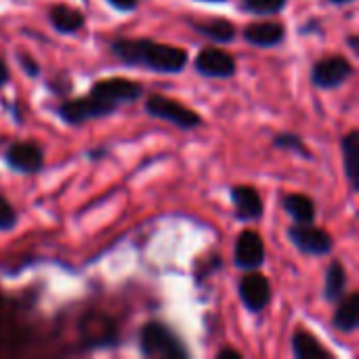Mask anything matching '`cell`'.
Here are the masks:
<instances>
[{
    "instance_id": "2",
    "label": "cell",
    "mask_w": 359,
    "mask_h": 359,
    "mask_svg": "<svg viewBox=\"0 0 359 359\" xmlns=\"http://www.w3.org/2000/svg\"><path fill=\"white\" fill-rule=\"evenodd\" d=\"M139 349L147 359H185L189 358V349L179 339V334L168 328L164 322L151 320L139 332Z\"/></svg>"
},
{
    "instance_id": "18",
    "label": "cell",
    "mask_w": 359,
    "mask_h": 359,
    "mask_svg": "<svg viewBox=\"0 0 359 359\" xmlns=\"http://www.w3.org/2000/svg\"><path fill=\"white\" fill-rule=\"evenodd\" d=\"M341 151H343V168L351 183V191L359 189V130L353 128L341 139Z\"/></svg>"
},
{
    "instance_id": "19",
    "label": "cell",
    "mask_w": 359,
    "mask_h": 359,
    "mask_svg": "<svg viewBox=\"0 0 359 359\" xmlns=\"http://www.w3.org/2000/svg\"><path fill=\"white\" fill-rule=\"evenodd\" d=\"M347 284H349L347 267L337 259L330 261L324 278V299L328 303H339L347 294Z\"/></svg>"
},
{
    "instance_id": "8",
    "label": "cell",
    "mask_w": 359,
    "mask_h": 359,
    "mask_svg": "<svg viewBox=\"0 0 359 359\" xmlns=\"http://www.w3.org/2000/svg\"><path fill=\"white\" fill-rule=\"evenodd\" d=\"M4 164L17 175H38L44 168V151L34 141H13L4 151Z\"/></svg>"
},
{
    "instance_id": "22",
    "label": "cell",
    "mask_w": 359,
    "mask_h": 359,
    "mask_svg": "<svg viewBox=\"0 0 359 359\" xmlns=\"http://www.w3.org/2000/svg\"><path fill=\"white\" fill-rule=\"evenodd\" d=\"M288 0H240V11L255 17H271L280 15L286 8Z\"/></svg>"
},
{
    "instance_id": "13",
    "label": "cell",
    "mask_w": 359,
    "mask_h": 359,
    "mask_svg": "<svg viewBox=\"0 0 359 359\" xmlns=\"http://www.w3.org/2000/svg\"><path fill=\"white\" fill-rule=\"evenodd\" d=\"M242 38L259 48H276L286 40V25L273 19L252 21L242 29Z\"/></svg>"
},
{
    "instance_id": "10",
    "label": "cell",
    "mask_w": 359,
    "mask_h": 359,
    "mask_svg": "<svg viewBox=\"0 0 359 359\" xmlns=\"http://www.w3.org/2000/svg\"><path fill=\"white\" fill-rule=\"evenodd\" d=\"M194 67L200 76L204 78H219V80H227L233 78L238 72V63L236 57L219 46H206L202 48L196 59H194Z\"/></svg>"
},
{
    "instance_id": "12",
    "label": "cell",
    "mask_w": 359,
    "mask_h": 359,
    "mask_svg": "<svg viewBox=\"0 0 359 359\" xmlns=\"http://www.w3.org/2000/svg\"><path fill=\"white\" fill-rule=\"evenodd\" d=\"M229 198L233 204V215L242 223L261 221L265 215V204L261 191L252 185H233L229 189Z\"/></svg>"
},
{
    "instance_id": "23",
    "label": "cell",
    "mask_w": 359,
    "mask_h": 359,
    "mask_svg": "<svg viewBox=\"0 0 359 359\" xmlns=\"http://www.w3.org/2000/svg\"><path fill=\"white\" fill-rule=\"evenodd\" d=\"M17 223H19L17 210L4 196H0V231H13Z\"/></svg>"
},
{
    "instance_id": "1",
    "label": "cell",
    "mask_w": 359,
    "mask_h": 359,
    "mask_svg": "<svg viewBox=\"0 0 359 359\" xmlns=\"http://www.w3.org/2000/svg\"><path fill=\"white\" fill-rule=\"evenodd\" d=\"M111 55L130 67H143L154 74H181L189 63V53L181 46L162 44L151 38H116L109 44Z\"/></svg>"
},
{
    "instance_id": "25",
    "label": "cell",
    "mask_w": 359,
    "mask_h": 359,
    "mask_svg": "<svg viewBox=\"0 0 359 359\" xmlns=\"http://www.w3.org/2000/svg\"><path fill=\"white\" fill-rule=\"evenodd\" d=\"M105 2L118 13H135L139 6V0H105Z\"/></svg>"
},
{
    "instance_id": "27",
    "label": "cell",
    "mask_w": 359,
    "mask_h": 359,
    "mask_svg": "<svg viewBox=\"0 0 359 359\" xmlns=\"http://www.w3.org/2000/svg\"><path fill=\"white\" fill-rule=\"evenodd\" d=\"M109 154V149L103 145V147H95V149H88L86 151V156H88V160H101V158H105Z\"/></svg>"
},
{
    "instance_id": "28",
    "label": "cell",
    "mask_w": 359,
    "mask_h": 359,
    "mask_svg": "<svg viewBox=\"0 0 359 359\" xmlns=\"http://www.w3.org/2000/svg\"><path fill=\"white\" fill-rule=\"evenodd\" d=\"M225 358H233V359H242V353L238 349H231V347H225L217 353V359H225Z\"/></svg>"
},
{
    "instance_id": "24",
    "label": "cell",
    "mask_w": 359,
    "mask_h": 359,
    "mask_svg": "<svg viewBox=\"0 0 359 359\" xmlns=\"http://www.w3.org/2000/svg\"><path fill=\"white\" fill-rule=\"evenodd\" d=\"M17 63H19V67L23 69V74L27 78H38L42 74L40 63L32 55H27V53H17Z\"/></svg>"
},
{
    "instance_id": "26",
    "label": "cell",
    "mask_w": 359,
    "mask_h": 359,
    "mask_svg": "<svg viewBox=\"0 0 359 359\" xmlns=\"http://www.w3.org/2000/svg\"><path fill=\"white\" fill-rule=\"evenodd\" d=\"M11 82V72H8V65H6V61L0 57V90L6 86Z\"/></svg>"
},
{
    "instance_id": "16",
    "label": "cell",
    "mask_w": 359,
    "mask_h": 359,
    "mask_svg": "<svg viewBox=\"0 0 359 359\" xmlns=\"http://www.w3.org/2000/svg\"><path fill=\"white\" fill-rule=\"evenodd\" d=\"M332 326L337 332L351 334L359 326V292H347L339 303L332 318Z\"/></svg>"
},
{
    "instance_id": "4",
    "label": "cell",
    "mask_w": 359,
    "mask_h": 359,
    "mask_svg": "<svg viewBox=\"0 0 359 359\" xmlns=\"http://www.w3.org/2000/svg\"><path fill=\"white\" fill-rule=\"evenodd\" d=\"M118 107L95 97V95H86V97H76V99H67L63 103L57 105V116L67 124V126H82L88 120H99V118H107L111 114H116Z\"/></svg>"
},
{
    "instance_id": "15",
    "label": "cell",
    "mask_w": 359,
    "mask_h": 359,
    "mask_svg": "<svg viewBox=\"0 0 359 359\" xmlns=\"http://www.w3.org/2000/svg\"><path fill=\"white\" fill-rule=\"evenodd\" d=\"M189 25L204 36L206 40L215 42V44H231L238 36V27L233 25V21L225 19V17H210V19H196L189 21Z\"/></svg>"
},
{
    "instance_id": "30",
    "label": "cell",
    "mask_w": 359,
    "mask_h": 359,
    "mask_svg": "<svg viewBox=\"0 0 359 359\" xmlns=\"http://www.w3.org/2000/svg\"><path fill=\"white\" fill-rule=\"evenodd\" d=\"M330 4H337V6H345V4H351V2H355V0H328Z\"/></svg>"
},
{
    "instance_id": "3",
    "label": "cell",
    "mask_w": 359,
    "mask_h": 359,
    "mask_svg": "<svg viewBox=\"0 0 359 359\" xmlns=\"http://www.w3.org/2000/svg\"><path fill=\"white\" fill-rule=\"evenodd\" d=\"M145 114L156 118V120H164L181 130H196L202 126V116L187 107L185 103L177 101V99H170L166 95H160V93H154L145 99Z\"/></svg>"
},
{
    "instance_id": "14",
    "label": "cell",
    "mask_w": 359,
    "mask_h": 359,
    "mask_svg": "<svg viewBox=\"0 0 359 359\" xmlns=\"http://www.w3.org/2000/svg\"><path fill=\"white\" fill-rule=\"evenodd\" d=\"M48 23H50V27L57 34L74 36V34H78L84 27L86 17H84V13L80 8L59 2V4H53L48 8Z\"/></svg>"
},
{
    "instance_id": "17",
    "label": "cell",
    "mask_w": 359,
    "mask_h": 359,
    "mask_svg": "<svg viewBox=\"0 0 359 359\" xmlns=\"http://www.w3.org/2000/svg\"><path fill=\"white\" fill-rule=\"evenodd\" d=\"M292 355L297 359H334V353L328 351L316 334L305 328H297L292 334Z\"/></svg>"
},
{
    "instance_id": "20",
    "label": "cell",
    "mask_w": 359,
    "mask_h": 359,
    "mask_svg": "<svg viewBox=\"0 0 359 359\" xmlns=\"http://www.w3.org/2000/svg\"><path fill=\"white\" fill-rule=\"evenodd\" d=\"M282 208L294 223H313L318 215L313 198L305 194H286L282 198Z\"/></svg>"
},
{
    "instance_id": "9",
    "label": "cell",
    "mask_w": 359,
    "mask_h": 359,
    "mask_svg": "<svg viewBox=\"0 0 359 359\" xmlns=\"http://www.w3.org/2000/svg\"><path fill=\"white\" fill-rule=\"evenodd\" d=\"M238 294L242 305L250 311V313H261L269 307L273 292H271V282L267 280V276L261 273V269L257 271H246V276H242L240 284H238Z\"/></svg>"
},
{
    "instance_id": "11",
    "label": "cell",
    "mask_w": 359,
    "mask_h": 359,
    "mask_svg": "<svg viewBox=\"0 0 359 359\" xmlns=\"http://www.w3.org/2000/svg\"><path fill=\"white\" fill-rule=\"evenodd\" d=\"M265 242L261 233L252 229H244L236 238L233 246V265L242 271H257L265 265Z\"/></svg>"
},
{
    "instance_id": "7",
    "label": "cell",
    "mask_w": 359,
    "mask_h": 359,
    "mask_svg": "<svg viewBox=\"0 0 359 359\" xmlns=\"http://www.w3.org/2000/svg\"><path fill=\"white\" fill-rule=\"evenodd\" d=\"M90 95L120 107L122 103H135L143 97L145 88L141 82H135L130 78H122V76H114V78H103V80H97L90 90Z\"/></svg>"
},
{
    "instance_id": "5",
    "label": "cell",
    "mask_w": 359,
    "mask_h": 359,
    "mask_svg": "<svg viewBox=\"0 0 359 359\" xmlns=\"http://www.w3.org/2000/svg\"><path fill=\"white\" fill-rule=\"evenodd\" d=\"M286 236L292 246L305 257H326L334 248L332 236L326 229L316 227L313 223H294L288 227Z\"/></svg>"
},
{
    "instance_id": "29",
    "label": "cell",
    "mask_w": 359,
    "mask_h": 359,
    "mask_svg": "<svg viewBox=\"0 0 359 359\" xmlns=\"http://www.w3.org/2000/svg\"><path fill=\"white\" fill-rule=\"evenodd\" d=\"M358 40H359V38L355 36V34H351V36L347 38V42H349V46H351V50H353V53H358V50H359Z\"/></svg>"
},
{
    "instance_id": "31",
    "label": "cell",
    "mask_w": 359,
    "mask_h": 359,
    "mask_svg": "<svg viewBox=\"0 0 359 359\" xmlns=\"http://www.w3.org/2000/svg\"><path fill=\"white\" fill-rule=\"evenodd\" d=\"M198 2H210V4H221V2H227V0H198Z\"/></svg>"
},
{
    "instance_id": "21",
    "label": "cell",
    "mask_w": 359,
    "mask_h": 359,
    "mask_svg": "<svg viewBox=\"0 0 359 359\" xmlns=\"http://www.w3.org/2000/svg\"><path fill=\"white\" fill-rule=\"evenodd\" d=\"M271 143H273V147H278V149H282V151H292V154L301 156L303 160H313L311 149L305 145L303 137L297 135V133H290V130L278 133V135L271 139Z\"/></svg>"
},
{
    "instance_id": "6",
    "label": "cell",
    "mask_w": 359,
    "mask_h": 359,
    "mask_svg": "<svg viewBox=\"0 0 359 359\" xmlns=\"http://www.w3.org/2000/svg\"><path fill=\"white\" fill-rule=\"evenodd\" d=\"M353 74H355V67L347 57L328 55V57H322L311 67V84L320 90H334V88H341Z\"/></svg>"
}]
</instances>
